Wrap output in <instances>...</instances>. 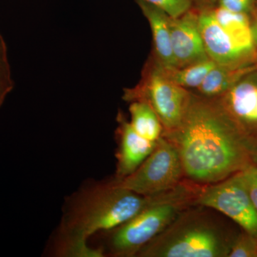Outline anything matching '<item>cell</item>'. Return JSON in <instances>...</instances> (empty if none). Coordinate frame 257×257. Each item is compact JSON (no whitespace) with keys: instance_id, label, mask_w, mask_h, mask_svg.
Instances as JSON below:
<instances>
[{"instance_id":"1","label":"cell","mask_w":257,"mask_h":257,"mask_svg":"<svg viewBox=\"0 0 257 257\" xmlns=\"http://www.w3.org/2000/svg\"><path fill=\"white\" fill-rule=\"evenodd\" d=\"M162 137L178 152L184 179L197 185L217 183L255 165L257 139L217 97L191 93L180 123Z\"/></svg>"},{"instance_id":"2","label":"cell","mask_w":257,"mask_h":257,"mask_svg":"<svg viewBox=\"0 0 257 257\" xmlns=\"http://www.w3.org/2000/svg\"><path fill=\"white\" fill-rule=\"evenodd\" d=\"M165 197V193L140 195L118 185L114 179L88 182L64 204L62 219L47 251L55 256L104 257L100 248L89 245L91 237L118 227Z\"/></svg>"},{"instance_id":"3","label":"cell","mask_w":257,"mask_h":257,"mask_svg":"<svg viewBox=\"0 0 257 257\" xmlns=\"http://www.w3.org/2000/svg\"><path fill=\"white\" fill-rule=\"evenodd\" d=\"M182 211L163 231L143 246L138 257H229L234 233L202 206Z\"/></svg>"},{"instance_id":"4","label":"cell","mask_w":257,"mask_h":257,"mask_svg":"<svg viewBox=\"0 0 257 257\" xmlns=\"http://www.w3.org/2000/svg\"><path fill=\"white\" fill-rule=\"evenodd\" d=\"M184 183L173 195L150 204L118 227L105 232L99 246L104 256L133 257L167 227L184 209L194 205V190Z\"/></svg>"},{"instance_id":"5","label":"cell","mask_w":257,"mask_h":257,"mask_svg":"<svg viewBox=\"0 0 257 257\" xmlns=\"http://www.w3.org/2000/svg\"><path fill=\"white\" fill-rule=\"evenodd\" d=\"M184 172L178 152L163 137L136 171L120 180L118 185L140 195L150 197L172 190L183 182Z\"/></svg>"},{"instance_id":"6","label":"cell","mask_w":257,"mask_h":257,"mask_svg":"<svg viewBox=\"0 0 257 257\" xmlns=\"http://www.w3.org/2000/svg\"><path fill=\"white\" fill-rule=\"evenodd\" d=\"M190 94L168 78L157 62L147 69L136 87L125 90L124 99L147 103L160 118L164 131H170L180 123Z\"/></svg>"},{"instance_id":"7","label":"cell","mask_w":257,"mask_h":257,"mask_svg":"<svg viewBox=\"0 0 257 257\" xmlns=\"http://www.w3.org/2000/svg\"><path fill=\"white\" fill-rule=\"evenodd\" d=\"M194 203L219 211L257 239V211L240 172L217 183L200 186Z\"/></svg>"},{"instance_id":"8","label":"cell","mask_w":257,"mask_h":257,"mask_svg":"<svg viewBox=\"0 0 257 257\" xmlns=\"http://www.w3.org/2000/svg\"><path fill=\"white\" fill-rule=\"evenodd\" d=\"M197 21L206 52L216 64L239 67L256 63L257 53L238 46L216 22L210 8L199 11Z\"/></svg>"},{"instance_id":"9","label":"cell","mask_w":257,"mask_h":257,"mask_svg":"<svg viewBox=\"0 0 257 257\" xmlns=\"http://www.w3.org/2000/svg\"><path fill=\"white\" fill-rule=\"evenodd\" d=\"M170 24L177 68L209 58L199 31L197 14L190 10L179 18H171Z\"/></svg>"},{"instance_id":"10","label":"cell","mask_w":257,"mask_h":257,"mask_svg":"<svg viewBox=\"0 0 257 257\" xmlns=\"http://www.w3.org/2000/svg\"><path fill=\"white\" fill-rule=\"evenodd\" d=\"M217 98L231 116L257 139V69Z\"/></svg>"},{"instance_id":"11","label":"cell","mask_w":257,"mask_h":257,"mask_svg":"<svg viewBox=\"0 0 257 257\" xmlns=\"http://www.w3.org/2000/svg\"><path fill=\"white\" fill-rule=\"evenodd\" d=\"M117 130L119 147L116 152V170L114 179L128 177L139 168L152 153L157 142H152L135 131L130 121L120 114Z\"/></svg>"},{"instance_id":"12","label":"cell","mask_w":257,"mask_h":257,"mask_svg":"<svg viewBox=\"0 0 257 257\" xmlns=\"http://www.w3.org/2000/svg\"><path fill=\"white\" fill-rule=\"evenodd\" d=\"M137 2L151 27L157 63L165 69L177 68L172 50L170 17L157 7L142 0Z\"/></svg>"},{"instance_id":"13","label":"cell","mask_w":257,"mask_h":257,"mask_svg":"<svg viewBox=\"0 0 257 257\" xmlns=\"http://www.w3.org/2000/svg\"><path fill=\"white\" fill-rule=\"evenodd\" d=\"M211 13L223 30L241 49L257 53L251 30V15L233 13L217 5L211 7Z\"/></svg>"},{"instance_id":"14","label":"cell","mask_w":257,"mask_h":257,"mask_svg":"<svg viewBox=\"0 0 257 257\" xmlns=\"http://www.w3.org/2000/svg\"><path fill=\"white\" fill-rule=\"evenodd\" d=\"M257 69V64L234 66L216 64L202 84L197 88L199 95L216 98L222 96L246 74Z\"/></svg>"},{"instance_id":"15","label":"cell","mask_w":257,"mask_h":257,"mask_svg":"<svg viewBox=\"0 0 257 257\" xmlns=\"http://www.w3.org/2000/svg\"><path fill=\"white\" fill-rule=\"evenodd\" d=\"M130 124L140 136L152 142L162 137L164 127L157 113L145 101H132L130 106Z\"/></svg>"},{"instance_id":"16","label":"cell","mask_w":257,"mask_h":257,"mask_svg":"<svg viewBox=\"0 0 257 257\" xmlns=\"http://www.w3.org/2000/svg\"><path fill=\"white\" fill-rule=\"evenodd\" d=\"M216 64L214 61L208 58L180 68L165 69L161 65L160 67L172 82L188 89H197Z\"/></svg>"},{"instance_id":"17","label":"cell","mask_w":257,"mask_h":257,"mask_svg":"<svg viewBox=\"0 0 257 257\" xmlns=\"http://www.w3.org/2000/svg\"><path fill=\"white\" fill-rule=\"evenodd\" d=\"M14 87L11 68L8 60V48L4 38L0 34V107L4 104L8 94Z\"/></svg>"},{"instance_id":"18","label":"cell","mask_w":257,"mask_h":257,"mask_svg":"<svg viewBox=\"0 0 257 257\" xmlns=\"http://www.w3.org/2000/svg\"><path fill=\"white\" fill-rule=\"evenodd\" d=\"M229 257H257V239L241 231L238 233L231 245Z\"/></svg>"},{"instance_id":"19","label":"cell","mask_w":257,"mask_h":257,"mask_svg":"<svg viewBox=\"0 0 257 257\" xmlns=\"http://www.w3.org/2000/svg\"><path fill=\"white\" fill-rule=\"evenodd\" d=\"M163 10L170 18H177L192 10V0H142Z\"/></svg>"},{"instance_id":"20","label":"cell","mask_w":257,"mask_h":257,"mask_svg":"<svg viewBox=\"0 0 257 257\" xmlns=\"http://www.w3.org/2000/svg\"><path fill=\"white\" fill-rule=\"evenodd\" d=\"M250 199L257 211V165H251L240 172Z\"/></svg>"},{"instance_id":"21","label":"cell","mask_w":257,"mask_h":257,"mask_svg":"<svg viewBox=\"0 0 257 257\" xmlns=\"http://www.w3.org/2000/svg\"><path fill=\"white\" fill-rule=\"evenodd\" d=\"M256 0H217L216 5L233 13L251 15L255 10Z\"/></svg>"},{"instance_id":"22","label":"cell","mask_w":257,"mask_h":257,"mask_svg":"<svg viewBox=\"0 0 257 257\" xmlns=\"http://www.w3.org/2000/svg\"><path fill=\"white\" fill-rule=\"evenodd\" d=\"M251 15V30H252L253 42H254L255 46L257 49V12L253 11Z\"/></svg>"},{"instance_id":"23","label":"cell","mask_w":257,"mask_h":257,"mask_svg":"<svg viewBox=\"0 0 257 257\" xmlns=\"http://www.w3.org/2000/svg\"><path fill=\"white\" fill-rule=\"evenodd\" d=\"M193 3H197L202 9L204 8H211L216 5L217 0H192Z\"/></svg>"},{"instance_id":"24","label":"cell","mask_w":257,"mask_h":257,"mask_svg":"<svg viewBox=\"0 0 257 257\" xmlns=\"http://www.w3.org/2000/svg\"><path fill=\"white\" fill-rule=\"evenodd\" d=\"M254 11H256L257 12V0L256 1V6H255V10Z\"/></svg>"},{"instance_id":"25","label":"cell","mask_w":257,"mask_h":257,"mask_svg":"<svg viewBox=\"0 0 257 257\" xmlns=\"http://www.w3.org/2000/svg\"><path fill=\"white\" fill-rule=\"evenodd\" d=\"M255 165H257V153H256V159H255Z\"/></svg>"},{"instance_id":"26","label":"cell","mask_w":257,"mask_h":257,"mask_svg":"<svg viewBox=\"0 0 257 257\" xmlns=\"http://www.w3.org/2000/svg\"><path fill=\"white\" fill-rule=\"evenodd\" d=\"M256 63L257 64V54H256Z\"/></svg>"}]
</instances>
